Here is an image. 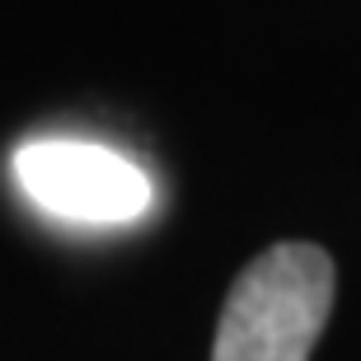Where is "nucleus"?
Listing matches in <instances>:
<instances>
[{
    "instance_id": "nucleus-1",
    "label": "nucleus",
    "mask_w": 361,
    "mask_h": 361,
    "mask_svg": "<svg viewBox=\"0 0 361 361\" xmlns=\"http://www.w3.org/2000/svg\"><path fill=\"white\" fill-rule=\"evenodd\" d=\"M334 310V258L319 244H272L235 277L212 361H310Z\"/></svg>"
},
{
    "instance_id": "nucleus-2",
    "label": "nucleus",
    "mask_w": 361,
    "mask_h": 361,
    "mask_svg": "<svg viewBox=\"0 0 361 361\" xmlns=\"http://www.w3.org/2000/svg\"><path fill=\"white\" fill-rule=\"evenodd\" d=\"M14 183L38 212L71 226H127L150 212V178L141 164L99 141L38 136L14 150Z\"/></svg>"
}]
</instances>
